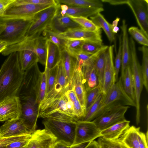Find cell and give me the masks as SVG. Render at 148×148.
<instances>
[{
  "label": "cell",
  "mask_w": 148,
  "mask_h": 148,
  "mask_svg": "<svg viewBox=\"0 0 148 148\" xmlns=\"http://www.w3.org/2000/svg\"><path fill=\"white\" fill-rule=\"evenodd\" d=\"M18 52L10 54L0 69V102L8 97L16 96L23 79Z\"/></svg>",
  "instance_id": "1"
},
{
  "label": "cell",
  "mask_w": 148,
  "mask_h": 148,
  "mask_svg": "<svg viewBox=\"0 0 148 148\" xmlns=\"http://www.w3.org/2000/svg\"><path fill=\"white\" fill-rule=\"evenodd\" d=\"M69 88L60 92L47 94L38 104V117L52 118L67 116L75 118L71 116L68 109L69 100L66 92Z\"/></svg>",
  "instance_id": "2"
},
{
  "label": "cell",
  "mask_w": 148,
  "mask_h": 148,
  "mask_svg": "<svg viewBox=\"0 0 148 148\" xmlns=\"http://www.w3.org/2000/svg\"><path fill=\"white\" fill-rule=\"evenodd\" d=\"M32 20L0 17V40L6 42L8 46L22 41Z\"/></svg>",
  "instance_id": "3"
},
{
  "label": "cell",
  "mask_w": 148,
  "mask_h": 148,
  "mask_svg": "<svg viewBox=\"0 0 148 148\" xmlns=\"http://www.w3.org/2000/svg\"><path fill=\"white\" fill-rule=\"evenodd\" d=\"M38 63L35 62L24 72L23 81L16 96L20 103L32 99L37 102L42 73Z\"/></svg>",
  "instance_id": "4"
},
{
  "label": "cell",
  "mask_w": 148,
  "mask_h": 148,
  "mask_svg": "<svg viewBox=\"0 0 148 148\" xmlns=\"http://www.w3.org/2000/svg\"><path fill=\"white\" fill-rule=\"evenodd\" d=\"M44 119L42 123L45 129L54 136L56 141L62 142L70 146L73 145L77 121Z\"/></svg>",
  "instance_id": "5"
},
{
  "label": "cell",
  "mask_w": 148,
  "mask_h": 148,
  "mask_svg": "<svg viewBox=\"0 0 148 148\" xmlns=\"http://www.w3.org/2000/svg\"><path fill=\"white\" fill-rule=\"evenodd\" d=\"M120 106H131L135 107L136 106L135 102L125 92L121 77L105 94L98 111L97 117L105 111L112 107Z\"/></svg>",
  "instance_id": "6"
},
{
  "label": "cell",
  "mask_w": 148,
  "mask_h": 148,
  "mask_svg": "<svg viewBox=\"0 0 148 148\" xmlns=\"http://www.w3.org/2000/svg\"><path fill=\"white\" fill-rule=\"evenodd\" d=\"M129 41L131 56L130 66L134 84L136 105V121L138 125L140 122V98L143 85L141 65L137 57L135 43L131 37Z\"/></svg>",
  "instance_id": "7"
},
{
  "label": "cell",
  "mask_w": 148,
  "mask_h": 148,
  "mask_svg": "<svg viewBox=\"0 0 148 148\" xmlns=\"http://www.w3.org/2000/svg\"><path fill=\"white\" fill-rule=\"evenodd\" d=\"M60 4L52 5L37 13L25 35V38H36L40 35L57 14Z\"/></svg>",
  "instance_id": "8"
},
{
  "label": "cell",
  "mask_w": 148,
  "mask_h": 148,
  "mask_svg": "<svg viewBox=\"0 0 148 148\" xmlns=\"http://www.w3.org/2000/svg\"><path fill=\"white\" fill-rule=\"evenodd\" d=\"M51 5L29 3L16 4L13 3L0 17L5 19H32L37 13Z\"/></svg>",
  "instance_id": "9"
},
{
  "label": "cell",
  "mask_w": 148,
  "mask_h": 148,
  "mask_svg": "<svg viewBox=\"0 0 148 148\" xmlns=\"http://www.w3.org/2000/svg\"><path fill=\"white\" fill-rule=\"evenodd\" d=\"M129 106H120L104 112L93 121L101 131L125 119V115Z\"/></svg>",
  "instance_id": "10"
},
{
  "label": "cell",
  "mask_w": 148,
  "mask_h": 148,
  "mask_svg": "<svg viewBox=\"0 0 148 148\" xmlns=\"http://www.w3.org/2000/svg\"><path fill=\"white\" fill-rule=\"evenodd\" d=\"M100 132L93 121L78 120L76 123L75 136L73 145L92 142L101 137Z\"/></svg>",
  "instance_id": "11"
},
{
  "label": "cell",
  "mask_w": 148,
  "mask_h": 148,
  "mask_svg": "<svg viewBox=\"0 0 148 148\" xmlns=\"http://www.w3.org/2000/svg\"><path fill=\"white\" fill-rule=\"evenodd\" d=\"M21 114L20 117L24 125L32 134L36 130L38 117V104L33 99L21 104Z\"/></svg>",
  "instance_id": "12"
},
{
  "label": "cell",
  "mask_w": 148,
  "mask_h": 148,
  "mask_svg": "<svg viewBox=\"0 0 148 148\" xmlns=\"http://www.w3.org/2000/svg\"><path fill=\"white\" fill-rule=\"evenodd\" d=\"M140 29L148 37V0H128Z\"/></svg>",
  "instance_id": "13"
},
{
  "label": "cell",
  "mask_w": 148,
  "mask_h": 148,
  "mask_svg": "<svg viewBox=\"0 0 148 148\" xmlns=\"http://www.w3.org/2000/svg\"><path fill=\"white\" fill-rule=\"evenodd\" d=\"M101 29L96 32H91L82 28L67 29L65 32L58 34L60 38L66 40H80L95 42H102Z\"/></svg>",
  "instance_id": "14"
},
{
  "label": "cell",
  "mask_w": 148,
  "mask_h": 148,
  "mask_svg": "<svg viewBox=\"0 0 148 148\" xmlns=\"http://www.w3.org/2000/svg\"><path fill=\"white\" fill-rule=\"evenodd\" d=\"M21 105L17 96L8 97L0 102V122L20 118Z\"/></svg>",
  "instance_id": "15"
},
{
  "label": "cell",
  "mask_w": 148,
  "mask_h": 148,
  "mask_svg": "<svg viewBox=\"0 0 148 148\" xmlns=\"http://www.w3.org/2000/svg\"><path fill=\"white\" fill-rule=\"evenodd\" d=\"M69 84V88L74 90L80 104L85 109V81L82 67L77 63Z\"/></svg>",
  "instance_id": "16"
},
{
  "label": "cell",
  "mask_w": 148,
  "mask_h": 148,
  "mask_svg": "<svg viewBox=\"0 0 148 148\" xmlns=\"http://www.w3.org/2000/svg\"><path fill=\"white\" fill-rule=\"evenodd\" d=\"M114 45L110 46L106 52L104 82L101 91L105 94L116 82L114 63Z\"/></svg>",
  "instance_id": "17"
},
{
  "label": "cell",
  "mask_w": 148,
  "mask_h": 148,
  "mask_svg": "<svg viewBox=\"0 0 148 148\" xmlns=\"http://www.w3.org/2000/svg\"><path fill=\"white\" fill-rule=\"evenodd\" d=\"M56 138L45 130H38L32 134L27 148H52Z\"/></svg>",
  "instance_id": "18"
},
{
  "label": "cell",
  "mask_w": 148,
  "mask_h": 148,
  "mask_svg": "<svg viewBox=\"0 0 148 148\" xmlns=\"http://www.w3.org/2000/svg\"><path fill=\"white\" fill-rule=\"evenodd\" d=\"M31 134L20 118L5 121L0 127V137H10Z\"/></svg>",
  "instance_id": "19"
},
{
  "label": "cell",
  "mask_w": 148,
  "mask_h": 148,
  "mask_svg": "<svg viewBox=\"0 0 148 148\" xmlns=\"http://www.w3.org/2000/svg\"><path fill=\"white\" fill-rule=\"evenodd\" d=\"M127 27L125 20H123L122 21V25L120 27L122 32L121 77L123 75L126 67L130 64L131 61V52Z\"/></svg>",
  "instance_id": "20"
},
{
  "label": "cell",
  "mask_w": 148,
  "mask_h": 148,
  "mask_svg": "<svg viewBox=\"0 0 148 148\" xmlns=\"http://www.w3.org/2000/svg\"><path fill=\"white\" fill-rule=\"evenodd\" d=\"M130 121L125 119L100 132L101 137L108 140L118 139L130 127Z\"/></svg>",
  "instance_id": "21"
},
{
  "label": "cell",
  "mask_w": 148,
  "mask_h": 148,
  "mask_svg": "<svg viewBox=\"0 0 148 148\" xmlns=\"http://www.w3.org/2000/svg\"><path fill=\"white\" fill-rule=\"evenodd\" d=\"M47 54L44 71L46 76L50 70L57 64L61 59V51L56 45L47 40Z\"/></svg>",
  "instance_id": "22"
},
{
  "label": "cell",
  "mask_w": 148,
  "mask_h": 148,
  "mask_svg": "<svg viewBox=\"0 0 148 148\" xmlns=\"http://www.w3.org/2000/svg\"><path fill=\"white\" fill-rule=\"evenodd\" d=\"M140 127L130 126L119 139L128 148H140L139 135Z\"/></svg>",
  "instance_id": "23"
},
{
  "label": "cell",
  "mask_w": 148,
  "mask_h": 148,
  "mask_svg": "<svg viewBox=\"0 0 148 148\" xmlns=\"http://www.w3.org/2000/svg\"><path fill=\"white\" fill-rule=\"evenodd\" d=\"M94 61L87 63L82 67L85 81L86 89L93 88L99 84V78L95 67Z\"/></svg>",
  "instance_id": "24"
},
{
  "label": "cell",
  "mask_w": 148,
  "mask_h": 148,
  "mask_svg": "<svg viewBox=\"0 0 148 148\" xmlns=\"http://www.w3.org/2000/svg\"><path fill=\"white\" fill-rule=\"evenodd\" d=\"M65 16L88 18L104 10L103 8H89L68 6Z\"/></svg>",
  "instance_id": "25"
},
{
  "label": "cell",
  "mask_w": 148,
  "mask_h": 148,
  "mask_svg": "<svg viewBox=\"0 0 148 148\" xmlns=\"http://www.w3.org/2000/svg\"><path fill=\"white\" fill-rule=\"evenodd\" d=\"M61 51V60L67 79L69 83L77 65L76 60L65 49Z\"/></svg>",
  "instance_id": "26"
},
{
  "label": "cell",
  "mask_w": 148,
  "mask_h": 148,
  "mask_svg": "<svg viewBox=\"0 0 148 148\" xmlns=\"http://www.w3.org/2000/svg\"><path fill=\"white\" fill-rule=\"evenodd\" d=\"M90 18L97 26L103 29L110 42L114 41L115 34L112 32V25L107 21L103 15L100 13H98Z\"/></svg>",
  "instance_id": "27"
},
{
  "label": "cell",
  "mask_w": 148,
  "mask_h": 148,
  "mask_svg": "<svg viewBox=\"0 0 148 148\" xmlns=\"http://www.w3.org/2000/svg\"><path fill=\"white\" fill-rule=\"evenodd\" d=\"M121 77L125 92L128 96L135 102L134 84L130 64L126 67L123 75Z\"/></svg>",
  "instance_id": "28"
},
{
  "label": "cell",
  "mask_w": 148,
  "mask_h": 148,
  "mask_svg": "<svg viewBox=\"0 0 148 148\" xmlns=\"http://www.w3.org/2000/svg\"><path fill=\"white\" fill-rule=\"evenodd\" d=\"M105 94L102 92L91 106L85 111L83 117L80 120L91 121L97 117L98 111L104 98Z\"/></svg>",
  "instance_id": "29"
},
{
  "label": "cell",
  "mask_w": 148,
  "mask_h": 148,
  "mask_svg": "<svg viewBox=\"0 0 148 148\" xmlns=\"http://www.w3.org/2000/svg\"><path fill=\"white\" fill-rule=\"evenodd\" d=\"M60 4L69 6L89 8H101L103 3L99 0H57Z\"/></svg>",
  "instance_id": "30"
},
{
  "label": "cell",
  "mask_w": 148,
  "mask_h": 148,
  "mask_svg": "<svg viewBox=\"0 0 148 148\" xmlns=\"http://www.w3.org/2000/svg\"><path fill=\"white\" fill-rule=\"evenodd\" d=\"M47 41L45 37L41 36L36 38L35 41V49L38 62L45 65L47 58Z\"/></svg>",
  "instance_id": "31"
},
{
  "label": "cell",
  "mask_w": 148,
  "mask_h": 148,
  "mask_svg": "<svg viewBox=\"0 0 148 148\" xmlns=\"http://www.w3.org/2000/svg\"><path fill=\"white\" fill-rule=\"evenodd\" d=\"M138 49L142 52V62L141 69L143 80V85L146 91L148 92V47L143 46Z\"/></svg>",
  "instance_id": "32"
},
{
  "label": "cell",
  "mask_w": 148,
  "mask_h": 148,
  "mask_svg": "<svg viewBox=\"0 0 148 148\" xmlns=\"http://www.w3.org/2000/svg\"><path fill=\"white\" fill-rule=\"evenodd\" d=\"M106 51L102 52L97 58L94 63L95 69L99 78V84L102 87L104 79Z\"/></svg>",
  "instance_id": "33"
},
{
  "label": "cell",
  "mask_w": 148,
  "mask_h": 148,
  "mask_svg": "<svg viewBox=\"0 0 148 148\" xmlns=\"http://www.w3.org/2000/svg\"><path fill=\"white\" fill-rule=\"evenodd\" d=\"M102 88V86L99 84L93 88L86 89L85 110L88 108L97 99L101 92Z\"/></svg>",
  "instance_id": "34"
},
{
  "label": "cell",
  "mask_w": 148,
  "mask_h": 148,
  "mask_svg": "<svg viewBox=\"0 0 148 148\" xmlns=\"http://www.w3.org/2000/svg\"><path fill=\"white\" fill-rule=\"evenodd\" d=\"M128 32L133 39L143 46L148 47V37L137 27L132 26L128 29Z\"/></svg>",
  "instance_id": "35"
},
{
  "label": "cell",
  "mask_w": 148,
  "mask_h": 148,
  "mask_svg": "<svg viewBox=\"0 0 148 148\" xmlns=\"http://www.w3.org/2000/svg\"><path fill=\"white\" fill-rule=\"evenodd\" d=\"M86 41L80 40H66L65 49L73 57L79 52L81 51V47Z\"/></svg>",
  "instance_id": "36"
},
{
  "label": "cell",
  "mask_w": 148,
  "mask_h": 148,
  "mask_svg": "<svg viewBox=\"0 0 148 148\" xmlns=\"http://www.w3.org/2000/svg\"><path fill=\"white\" fill-rule=\"evenodd\" d=\"M42 36L47 40L57 45L61 50L65 48L66 40L61 38L58 36V34L47 28H46L42 32Z\"/></svg>",
  "instance_id": "37"
},
{
  "label": "cell",
  "mask_w": 148,
  "mask_h": 148,
  "mask_svg": "<svg viewBox=\"0 0 148 148\" xmlns=\"http://www.w3.org/2000/svg\"><path fill=\"white\" fill-rule=\"evenodd\" d=\"M68 16L86 30L91 32H96L100 29L91 20L87 18L83 17Z\"/></svg>",
  "instance_id": "38"
},
{
  "label": "cell",
  "mask_w": 148,
  "mask_h": 148,
  "mask_svg": "<svg viewBox=\"0 0 148 148\" xmlns=\"http://www.w3.org/2000/svg\"><path fill=\"white\" fill-rule=\"evenodd\" d=\"M100 148H128L119 138L108 140L101 137L98 140Z\"/></svg>",
  "instance_id": "39"
},
{
  "label": "cell",
  "mask_w": 148,
  "mask_h": 148,
  "mask_svg": "<svg viewBox=\"0 0 148 148\" xmlns=\"http://www.w3.org/2000/svg\"><path fill=\"white\" fill-rule=\"evenodd\" d=\"M103 45V42L85 41L81 47V51L87 53L92 54L100 49Z\"/></svg>",
  "instance_id": "40"
},
{
  "label": "cell",
  "mask_w": 148,
  "mask_h": 148,
  "mask_svg": "<svg viewBox=\"0 0 148 148\" xmlns=\"http://www.w3.org/2000/svg\"><path fill=\"white\" fill-rule=\"evenodd\" d=\"M58 70V63L50 70L48 74L46 76L47 88L46 94L51 90L54 85L57 75Z\"/></svg>",
  "instance_id": "41"
},
{
  "label": "cell",
  "mask_w": 148,
  "mask_h": 148,
  "mask_svg": "<svg viewBox=\"0 0 148 148\" xmlns=\"http://www.w3.org/2000/svg\"><path fill=\"white\" fill-rule=\"evenodd\" d=\"M58 12L46 28L58 34L65 32L67 29L62 26L59 21Z\"/></svg>",
  "instance_id": "42"
},
{
  "label": "cell",
  "mask_w": 148,
  "mask_h": 148,
  "mask_svg": "<svg viewBox=\"0 0 148 148\" xmlns=\"http://www.w3.org/2000/svg\"><path fill=\"white\" fill-rule=\"evenodd\" d=\"M47 88V76L44 71L42 73L38 95L37 102L39 104L44 99L46 93Z\"/></svg>",
  "instance_id": "43"
},
{
  "label": "cell",
  "mask_w": 148,
  "mask_h": 148,
  "mask_svg": "<svg viewBox=\"0 0 148 148\" xmlns=\"http://www.w3.org/2000/svg\"><path fill=\"white\" fill-rule=\"evenodd\" d=\"M58 14L59 21L62 26L66 29L69 28H83L68 16H61L59 13V11Z\"/></svg>",
  "instance_id": "44"
},
{
  "label": "cell",
  "mask_w": 148,
  "mask_h": 148,
  "mask_svg": "<svg viewBox=\"0 0 148 148\" xmlns=\"http://www.w3.org/2000/svg\"><path fill=\"white\" fill-rule=\"evenodd\" d=\"M121 42L122 35L121 34L119 36V47L115 60L114 64L116 82L119 79V73L121 63Z\"/></svg>",
  "instance_id": "45"
},
{
  "label": "cell",
  "mask_w": 148,
  "mask_h": 148,
  "mask_svg": "<svg viewBox=\"0 0 148 148\" xmlns=\"http://www.w3.org/2000/svg\"><path fill=\"white\" fill-rule=\"evenodd\" d=\"M16 4L29 3L38 5H53L58 3L57 0H16Z\"/></svg>",
  "instance_id": "46"
},
{
  "label": "cell",
  "mask_w": 148,
  "mask_h": 148,
  "mask_svg": "<svg viewBox=\"0 0 148 148\" xmlns=\"http://www.w3.org/2000/svg\"><path fill=\"white\" fill-rule=\"evenodd\" d=\"M31 134L10 137H0V148H5L6 146L11 143L26 138Z\"/></svg>",
  "instance_id": "47"
},
{
  "label": "cell",
  "mask_w": 148,
  "mask_h": 148,
  "mask_svg": "<svg viewBox=\"0 0 148 148\" xmlns=\"http://www.w3.org/2000/svg\"><path fill=\"white\" fill-rule=\"evenodd\" d=\"M32 134L23 139L11 143L7 145L5 148H27Z\"/></svg>",
  "instance_id": "48"
},
{
  "label": "cell",
  "mask_w": 148,
  "mask_h": 148,
  "mask_svg": "<svg viewBox=\"0 0 148 148\" xmlns=\"http://www.w3.org/2000/svg\"><path fill=\"white\" fill-rule=\"evenodd\" d=\"M73 103L75 116L79 120H80L84 116L85 109L81 106L78 99Z\"/></svg>",
  "instance_id": "49"
},
{
  "label": "cell",
  "mask_w": 148,
  "mask_h": 148,
  "mask_svg": "<svg viewBox=\"0 0 148 148\" xmlns=\"http://www.w3.org/2000/svg\"><path fill=\"white\" fill-rule=\"evenodd\" d=\"M148 132L145 134L140 131L139 135V140L140 148H148Z\"/></svg>",
  "instance_id": "50"
},
{
  "label": "cell",
  "mask_w": 148,
  "mask_h": 148,
  "mask_svg": "<svg viewBox=\"0 0 148 148\" xmlns=\"http://www.w3.org/2000/svg\"><path fill=\"white\" fill-rule=\"evenodd\" d=\"M16 0H0V17L4 13L9 6Z\"/></svg>",
  "instance_id": "51"
},
{
  "label": "cell",
  "mask_w": 148,
  "mask_h": 148,
  "mask_svg": "<svg viewBox=\"0 0 148 148\" xmlns=\"http://www.w3.org/2000/svg\"><path fill=\"white\" fill-rule=\"evenodd\" d=\"M66 95L69 100L73 103L78 99L73 89L69 88L66 92Z\"/></svg>",
  "instance_id": "52"
},
{
  "label": "cell",
  "mask_w": 148,
  "mask_h": 148,
  "mask_svg": "<svg viewBox=\"0 0 148 148\" xmlns=\"http://www.w3.org/2000/svg\"><path fill=\"white\" fill-rule=\"evenodd\" d=\"M102 2L108 3L111 5H118L127 4L128 0H101Z\"/></svg>",
  "instance_id": "53"
},
{
  "label": "cell",
  "mask_w": 148,
  "mask_h": 148,
  "mask_svg": "<svg viewBox=\"0 0 148 148\" xmlns=\"http://www.w3.org/2000/svg\"><path fill=\"white\" fill-rule=\"evenodd\" d=\"M71 147L62 142L56 141L52 148H70Z\"/></svg>",
  "instance_id": "54"
},
{
  "label": "cell",
  "mask_w": 148,
  "mask_h": 148,
  "mask_svg": "<svg viewBox=\"0 0 148 148\" xmlns=\"http://www.w3.org/2000/svg\"><path fill=\"white\" fill-rule=\"evenodd\" d=\"M86 148H100L97 142L93 140L90 142Z\"/></svg>",
  "instance_id": "55"
},
{
  "label": "cell",
  "mask_w": 148,
  "mask_h": 148,
  "mask_svg": "<svg viewBox=\"0 0 148 148\" xmlns=\"http://www.w3.org/2000/svg\"><path fill=\"white\" fill-rule=\"evenodd\" d=\"M90 142H88L79 144L73 145L71 146L70 148H86Z\"/></svg>",
  "instance_id": "56"
},
{
  "label": "cell",
  "mask_w": 148,
  "mask_h": 148,
  "mask_svg": "<svg viewBox=\"0 0 148 148\" xmlns=\"http://www.w3.org/2000/svg\"><path fill=\"white\" fill-rule=\"evenodd\" d=\"M8 46V45L6 42L0 40V53H1Z\"/></svg>",
  "instance_id": "57"
},
{
  "label": "cell",
  "mask_w": 148,
  "mask_h": 148,
  "mask_svg": "<svg viewBox=\"0 0 148 148\" xmlns=\"http://www.w3.org/2000/svg\"><path fill=\"white\" fill-rule=\"evenodd\" d=\"M120 20V18L118 17L116 18L115 20L113 21L112 23V28L117 26Z\"/></svg>",
  "instance_id": "58"
},
{
  "label": "cell",
  "mask_w": 148,
  "mask_h": 148,
  "mask_svg": "<svg viewBox=\"0 0 148 148\" xmlns=\"http://www.w3.org/2000/svg\"><path fill=\"white\" fill-rule=\"evenodd\" d=\"M119 31V27L117 26L114 27L112 29V32L114 34L117 33Z\"/></svg>",
  "instance_id": "59"
}]
</instances>
